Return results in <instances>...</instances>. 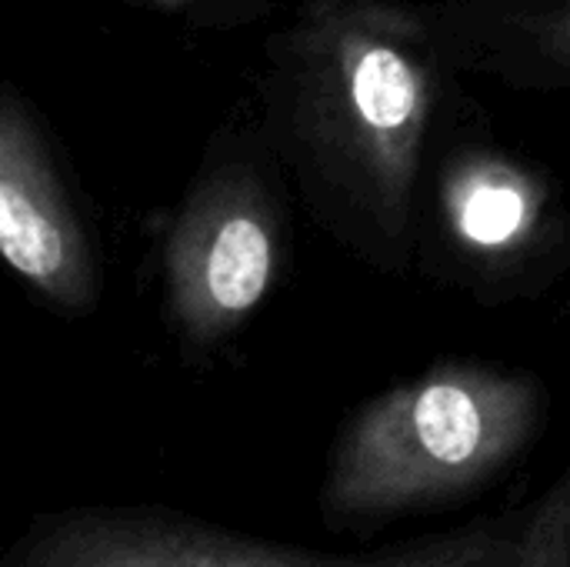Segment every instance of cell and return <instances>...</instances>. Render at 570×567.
Returning <instances> with one entry per match:
<instances>
[{"label":"cell","instance_id":"1","mask_svg":"<svg viewBox=\"0 0 570 567\" xmlns=\"http://www.w3.org/2000/svg\"><path fill=\"white\" fill-rule=\"evenodd\" d=\"M538 408L531 381L491 368H444L401 384L347 428L327 511L391 515L461 495L524 448Z\"/></svg>","mask_w":570,"mask_h":567},{"label":"cell","instance_id":"2","mask_svg":"<svg viewBox=\"0 0 570 567\" xmlns=\"http://www.w3.org/2000/svg\"><path fill=\"white\" fill-rule=\"evenodd\" d=\"M164 264L177 324L194 341H217L247 321L274 284L271 211L250 187L220 184L184 211Z\"/></svg>","mask_w":570,"mask_h":567},{"label":"cell","instance_id":"3","mask_svg":"<svg viewBox=\"0 0 570 567\" xmlns=\"http://www.w3.org/2000/svg\"><path fill=\"white\" fill-rule=\"evenodd\" d=\"M494 551V541L461 538L387 558H317L204 531L94 521L50 535L23 567H481Z\"/></svg>","mask_w":570,"mask_h":567},{"label":"cell","instance_id":"4","mask_svg":"<svg viewBox=\"0 0 570 567\" xmlns=\"http://www.w3.org/2000/svg\"><path fill=\"white\" fill-rule=\"evenodd\" d=\"M0 257L33 291L63 307H83L94 297L97 277L87 237L40 144L10 114H0Z\"/></svg>","mask_w":570,"mask_h":567},{"label":"cell","instance_id":"5","mask_svg":"<svg viewBox=\"0 0 570 567\" xmlns=\"http://www.w3.org/2000/svg\"><path fill=\"white\" fill-rule=\"evenodd\" d=\"M417 77L391 47H371L351 70V104L371 144L367 160L384 201H401L414 170L417 134Z\"/></svg>","mask_w":570,"mask_h":567},{"label":"cell","instance_id":"6","mask_svg":"<svg viewBox=\"0 0 570 567\" xmlns=\"http://www.w3.org/2000/svg\"><path fill=\"white\" fill-rule=\"evenodd\" d=\"M451 224L454 234L481 254H504L528 241L538 221L534 190L511 170L478 167L451 187Z\"/></svg>","mask_w":570,"mask_h":567},{"label":"cell","instance_id":"7","mask_svg":"<svg viewBox=\"0 0 570 567\" xmlns=\"http://www.w3.org/2000/svg\"><path fill=\"white\" fill-rule=\"evenodd\" d=\"M514 567H570V485L561 481L534 511Z\"/></svg>","mask_w":570,"mask_h":567},{"label":"cell","instance_id":"8","mask_svg":"<svg viewBox=\"0 0 570 567\" xmlns=\"http://www.w3.org/2000/svg\"><path fill=\"white\" fill-rule=\"evenodd\" d=\"M481 567H484V565H481Z\"/></svg>","mask_w":570,"mask_h":567}]
</instances>
